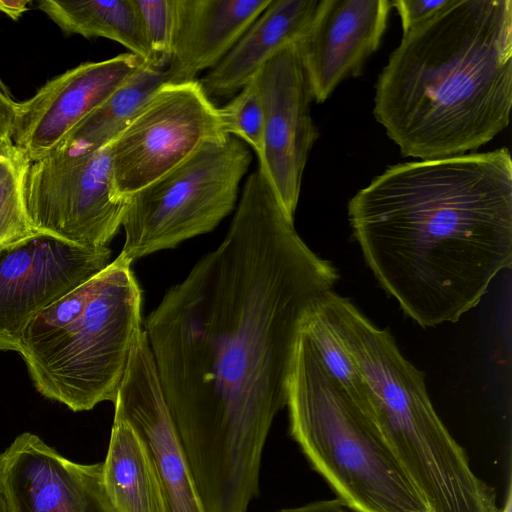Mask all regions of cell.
I'll list each match as a JSON object with an SVG mask.
<instances>
[{
  "label": "cell",
  "mask_w": 512,
  "mask_h": 512,
  "mask_svg": "<svg viewBox=\"0 0 512 512\" xmlns=\"http://www.w3.org/2000/svg\"><path fill=\"white\" fill-rule=\"evenodd\" d=\"M32 227L85 248H105L127 206L113 180L110 145L88 153L51 152L32 162L26 178Z\"/></svg>",
  "instance_id": "8"
},
{
  "label": "cell",
  "mask_w": 512,
  "mask_h": 512,
  "mask_svg": "<svg viewBox=\"0 0 512 512\" xmlns=\"http://www.w3.org/2000/svg\"><path fill=\"white\" fill-rule=\"evenodd\" d=\"M144 62L128 52L82 63L47 81L31 98L18 102L13 144L31 163L47 156Z\"/></svg>",
  "instance_id": "14"
},
{
  "label": "cell",
  "mask_w": 512,
  "mask_h": 512,
  "mask_svg": "<svg viewBox=\"0 0 512 512\" xmlns=\"http://www.w3.org/2000/svg\"><path fill=\"white\" fill-rule=\"evenodd\" d=\"M512 1L451 0L402 35L375 85L373 115L403 157L477 151L510 122Z\"/></svg>",
  "instance_id": "3"
},
{
  "label": "cell",
  "mask_w": 512,
  "mask_h": 512,
  "mask_svg": "<svg viewBox=\"0 0 512 512\" xmlns=\"http://www.w3.org/2000/svg\"><path fill=\"white\" fill-rule=\"evenodd\" d=\"M320 0H271L226 56L201 79L209 99L232 98L279 50L309 29Z\"/></svg>",
  "instance_id": "17"
},
{
  "label": "cell",
  "mask_w": 512,
  "mask_h": 512,
  "mask_svg": "<svg viewBox=\"0 0 512 512\" xmlns=\"http://www.w3.org/2000/svg\"><path fill=\"white\" fill-rule=\"evenodd\" d=\"M282 512H355L346 507L339 499H325L310 502L302 506L287 508Z\"/></svg>",
  "instance_id": "27"
},
{
  "label": "cell",
  "mask_w": 512,
  "mask_h": 512,
  "mask_svg": "<svg viewBox=\"0 0 512 512\" xmlns=\"http://www.w3.org/2000/svg\"><path fill=\"white\" fill-rule=\"evenodd\" d=\"M31 162L15 145L0 152V249L37 234L26 206Z\"/></svg>",
  "instance_id": "22"
},
{
  "label": "cell",
  "mask_w": 512,
  "mask_h": 512,
  "mask_svg": "<svg viewBox=\"0 0 512 512\" xmlns=\"http://www.w3.org/2000/svg\"><path fill=\"white\" fill-rule=\"evenodd\" d=\"M141 303L131 263L118 255L43 310L18 351L36 390L74 412L114 402L143 330Z\"/></svg>",
  "instance_id": "5"
},
{
  "label": "cell",
  "mask_w": 512,
  "mask_h": 512,
  "mask_svg": "<svg viewBox=\"0 0 512 512\" xmlns=\"http://www.w3.org/2000/svg\"><path fill=\"white\" fill-rule=\"evenodd\" d=\"M218 110L225 133L248 144L259 157L263 148L264 113L255 77Z\"/></svg>",
  "instance_id": "23"
},
{
  "label": "cell",
  "mask_w": 512,
  "mask_h": 512,
  "mask_svg": "<svg viewBox=\"0 0 512 512\" xmlns=\"http://www.w3.org/2000/svg\"><path fill=\"white\" fill-rule=\"evenodd\" d=\"M321 306L367 388L365 415L431 512H498L492 487L437 414L424 373L395 338L334 290Z\"/></svg>",
  "instance_id": "4"
},
{
  "label": "cell",
  "mask_w": 512,
  "mask_h": 512,
  "mask_svg": "<svg viewBox=\"0 0 512 512\" xmlns=\"http://www.w3.org/2000/svg\"><path fill=\"white\" fill-rule=\"evenodd\" d=\"M512 494H511V481L509 480V483H508V489H507V495H506V500H505V503H504V506L499 509L498 512H511V506H512Z\"/></svg>",
  "instance_id": "29"
},
{
  "label": "cell",
  "mask_w": 512,
  "mask_h": 512,
  "mask_svg": "<svg viewBox=\"0 0 512 512\" xmlns=\"http://www.w3.org/2000/svg\"><path fill=\"white\" fill-rule=\"evenodd\" d=\"M0 492L11 512H116L103 463L70 461L29 432L0 453Z\"/></svg>",
  "instance_id": "13"
},
{
  "label": "cell",
  "mask_w": 512,
  "mask_h": 512,
  "mask_svg": "<svg viewBox=\"0 0 512 512\" xmlns=\"http://www.w3.org/2000/svg\"><path fill=\"white\" fill-rule=\"evenodd\" d=\"M158 64L168 66L174 30L175 0H135Z\"/></svg>",
  "instance_id": "24"
},
{
  "label": "cell",
  "mask_w": 512,
  "mask_h": 512,
  "mask_svg": "<svg viewBox=\"0 0 512 512\" xmlns=\"http://www.w3.org/2000/svg\"><path fill=\"white\" fill-rule=\"evenodd\" d=\"M227 136L218 108L198 80L165 83L110 144L113 180L128 197Z\"/></svg>",
  "instance_id": "9"
},
{
  "label": "cell",
  "mask_w": 512,
  "mask_h": 512,
  "mask_svg": "<svg viewBox=\"0 0 512 512\" xmlns=\"http://www.w3.org/2000/svg\"><path fill=\"white\" fill-rule=\"evenodd\" d=\"M338 280L256 170L224 240L147 317L143 329L205 512H247L258 495L302 325Z\"/></svg>",
  "instance_id": "1"
},
{
  "label": "cell",
  "mask_w": 512,
  "mask_h": 512,
  "mask_svg": "<svg viewBox=\"0 0 512 512\" xmlns=\"http://www.w3.org/2000/svg\"><path fill=\"white\" fill-rule=\"evenodd\" d=\"M451 0H392L401 19L403 34L443 9Z\"/></svg>",
  "instance_id": "25"
},
{
  "label": "cell",
  "mask_w": 512,
  "mask_h": 512,
  "mask_svg": "<svg viewBox=\"0 0 512 512\" xmlns=\"http://www.w3.org/2000/svg\"><path fill=\"white\" fill-rule=\"evenodd\" d=\"M37 8L66 34L107 38L145 62L163 66L150 48L135 0H38Z\"/></svg>",
  "instance_id": "19"
},
{
  "label": "cell",
  "mask_w": 512,
  "mask_h": 512,
  "mask_svg": "<svg viewBox=\"0 0 512 512\" xmlns=\"http://www.w3.org/2000/svg\"><path fill=\"white\" fill-rule=\"evenodd\" d=\"M17 105L12 95L0 91V152L12 147Z\"/></svg>",
  "instance_id": "26"
},
{
  "label": "cell",
  "mask_w": 512,
  "mask_h": 512,
  "mask_svg": "<svg viewBox=\"0 0 512 512\" xmlns=\"http://www.w3.org/2000/svg\"><path fill=\"white\" fill-rule=\"evenodd\" d=\"M103 478L116 512H165L151 458L137 432L114 416Z\"/></svg>",
  "instance_id": "18"
},
{
  "label": "cell",
  "mask_w": 512,
  "mask_h": 512,
  "mask_svg": "<svg viewBox=\"0 0 512 512\" xmlns=\"http://www.w3.org/2000/svg\"><path fill=\"white\" fill-rule=\"evenodd\" d=\"M255 80L264 113L258 171L294 218L308 155L319 137L310 113L313 97L296 43L273 55Z\"/></svg>",
  "instance_id": "11"
},
{
  "label": "cell",
  "mask_w": 512,
  "mask_h": 512,
  "mask_svg": "<svg viewBox=\"0 0 512 512\" xmlns=\"http://www.w3.org/2000/svg\"><path fill=\"white\" fill-rule=\"evenodd\" d=\"M30 0H0V13L17 21L29 9Z\"/></svg>",
  "instance_id": "28"
},
{
  "label": "cell",
  "mask_w": 512,
  "mask_h": 512,
  "mask_svg": "<svg viewBox=\"0 0 512 512\" xmlns=\"http://www.w3.org/2000/svg\"><path fill=\"white\" fill-rule=\"evenodd\" d=\"M108 247L93 249L37 233L0 249V351H19L24 331L53 302L109 264Z\"/></svg>",
  "instance_id": "10"
},
{
  "label": "cell",
  "mask_w": 512,
  "mask_h": 512,
  "mask_svg": "<svg viewBox=\"0 0 512 512\" xmlns=\"http://www.w3.org/2000/svg\"><path fill=\"white\" fill-rule=\"evenodd\" d=\"M347 208L378 284L423 328L457 322L511 267L506 147L390 166Z\"/></svg>",
  "instance_id": "2"
},
{
  "label": "cell",
  "mask_w": 512,
  "mask_h": 512,
  "mask_svg": "<svg viewBox=\"0 0 512 512\" xmlns=\"http://www.w3.org/2000/svg\"><path fill=\"white\" fill-rule=\"evenodd\" d=\"M321 301L304 320L302 330L327 373L365 414L368 407L366 385L323 310Z\"/></svg>",
  "instance_id": "21"
},
{
  "label": "cell",
  "mask_w": 512,
  "mask_h": 512,
  "mask_svg": "<svg viewBox=\"0 0 512 512\" xmlns=\"http://www.w3.org/2000/svg\"><path fill=\"white\" fill-rule=\"evenodd\" d=\"M290 432L355 512H431L375 427L330 377L302 328L287 384Z\"/></svg>",
  "instance_id": "6"
},
{
  "label": "cell",
  "mask_w": 512,
  "mask_h": 512,
  "mask_svg": "<svg viewBox=\"0 0 512 512\" xmlns=\"http://www.w3.org/2000/svg\"><path fill=\"white\" fill-rule=\"evenodd\" d=\"M271 0H175L167 83H186L214 68Z\"/></svg>",
  "instance_id": "16"
},
{
  "label": "cell",
  "mask_w": 512,
  "mask_h": 512,
  "mask_svg": "<svg viewBox=\"0 0 512 512\" xmlns=\"http://www.w3.org/2000/svg\"><path fill=\"white\" fill-rule=\"evenodd\" d=\"M391 9L392 0H320L309 29L296 42L316 103L361 74L380 46Z\"/></svg>",
  "instance_id": "15"
},
{
  "label": "cell",
  "mask_w": 512,
  "mask_h": 512,
  "mask_svg": "<svg viewBox=\"0 0 512 512\" xmlns=\"http://www.w3.org/2000/svg\"><path fill=\"white\" fill-rule=\"evenodd\" d=\"M0 91H2L3 93L5 94H8V95H12L8 89V87L6 86V84L3 82V80L1 79L0 77Z\"/></svg>",
  "instance_id": "31"
},
{
  "label": "cell",
  "mask_w": 512,
  "mask_h": 512,
  "mask_svg": "<svg viewBox=\"0 0 512 512\" xmlns=\"http://www.w3.org/2000/svg\"><path fill=\"white\" fill-rule=\"evenodd\" d=\"M114 416L142 439L160 485L165 512H205L176 434L144 329L137 337L114 400Z\"/></svg>",
  "instance_id": "12"
},
{
  "label": "cell",
  "mask_w": 512,
  "mask_h": 512,
  "mask_svg": "<svg viewBox=\"0 0 512 512\" xmlns=\"http://www.w3.org/2000/svg\"><path fill=\"white\" fill-rule=\"evenodd\" d=\"M166 66L144 62L118 89L75 125L52 152L88 153L109 146L163 84Z\"/></svg>",
  "instance_id": "20"
},
{
  "label": "cell",
  "mask_w": 512,
  "mask_h": 512,
  "mask_svg": "<svg viewBox=\"0 0 512 512\" xmlns=\"http://www.w3.org/2000/svg\"><path fill=\"white\" fill-rule=\"evenodd\" d=\"M0 512H11L3 495L0 492Z\"/></svg>",
  "instance_id": "30"
},
{
  "label": "cell",
  "mask_w": 512,
  "mask_h": 512,
  "mask_svg": "<svg viewBox=\"0 0 512 512\" xmlns=\"http://www.w3.org/2000/svg\"><path fill=\"white\" fill-rule=\"evenodd\" d=\"M251 160L248 147L229 135L128 196L119 256L132 263L212 231L235 209Z\"/></svg>",
  "instance_id": "7"
}]
</instances>
